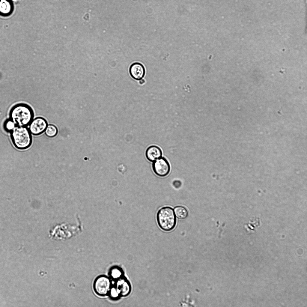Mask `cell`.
<instances>
[{"label":"cell","mask_w":307,"mask_h":307,"mask_svg":"<svg viewBox=\"0 0 307 307\" xmlns=\"http://www.w3.org/2000/svg\"><path fill=\"white\" fill-rule=\"evenodd\" d=\"M9 116L10 119L16 126L26 127L33 119L34 112L31 108L28 105L19 103L11 108Z\"/></svg>","instance_id":"6da1fadb"},{"label":"cell","mask_w":307,"mask_h":307,"mask_svg":"<svg viewBox=\"0 0 307 307\" xmlns=\"http://www.w3.org/2000/svg\"><path fill=\"white\" fill-rule=\"evenodd\" d=\"M10 133L12 142L16 148L25 150L31 145V134L26 127L16 126Z\"/></svg>","instance_id":"7a4b0ae2"},{"label":"cell","mask_w":307,"mask_h":307,"mask_svg":"<svg viewBox=\"0 0 307 307\" xmlns=\"http://www.w3.org/2000/svg\"><path fill=\"white\" fill-rule=\"evenodd\" d=\"M156 219L159 226L165 231H171L176 226V218L171 207L165 206L160 208L157 212Z\"/></svg>","instance_id":"3957f363"},{"label":"cell","mask_w":307,"mask_h":307,"mask_svg":"<svg viewBox=\"0 0 307 307\" xmlns=\"http://www.w3.org/2000/svg\"><path fill=\"white\" fill-rule=\"evenodd\" d=\"M111 279L105 275H101L95 280L93 288L96 293L100 296L108 295L112 287Z\"/></svg>","instance_id":"277c9868"},{"label":"cell","mask_w":307,"mask_h":307,"mask_svg":"<svg viewBox=\"0 0 307 307\" xmlns=\"http://www.w3.org/2000/svg\"><path fill=\"white\" fill-rule=\"evenodd\" d=\"M152 167L153 171L156 175L161 177L167 176L171 170L170 165L166 158L161 157L154 162Z\"/></svg>","instance_id":"5b68a950"},{"label":"cell","mask_w":307,"mask_h":307,"mask_svg":"<svg viewBox=\"0 0 307 307\" xmlns=\"http://www.w3.org/2000/svg\"><path fill=\"white\" fill-rule=\"evenodd\" d=\"M46 120L39 117L33 119L29 125L28 130L34 136H38L43 133L48 125Z\"/></svg>","instance_id":"8992f818"},{"label":"cell","mask_w":307,"mask_h":307,"mask_svg":"<svg viewBox=\"0 0 307 307\" xmlns=\"http://www.w3.org/2000/svg\"><path fill=\"white\" fill-rule=\"evenodd\" d=\"M129 72L131 77L133 79L139 80L144 76L145 70L144 66L141 63L136 62L130 66Z\"/></svg>","instance_id":"52a82bcc"},{"label":"cell","mask_w":307,"mask_h":307,"mask_svg":"<svg viewBox=\"0 0 307 307\" xmlns=\"http://www.w3.org/2000/svg\"><path fill=\"white\" fill-rule=\"evenodd\" d=\"M162 151L161 148L156 145L149 147L145 151V156L147 159L153 162L162 157Z\"/></svg>","instance_id":"ba28073f"},{"label":"cell","mask_w":307,"mask_h":307,"mask_svg":"<svg viewBox=\"0 0 307 307\" xmlns=\"http://www.w3.org/2000/svg\"><path fill=\"white\" fill-rule=\"evenodd\" d=\"M13 10V5L11 0H0V15L7 16L10 15Z\"/></svg>","instance_id":"9c48e42d"},{"label":"cell","mask_w":307,"mask_h":307,"mask_svg":"<svg viewBox=\"0 0 307 307\" xmlns=\"http://www.w3.org/2000/svg\"><path fill=\"white\" fill-rule=\"evenodd\" d=\"M174 210L175 215L178 219H184L187 216L188 211L183 206H177L174 208Z\"/></svg>","instance_id":"30bf717a"},{"label":"cell","mask_w":307,"mask_h":307,"mask_svg":"<svg viewBox=\"0 0 307 307\" xmlns=\"http://www.w3.org/2000/svg\"><path fill=\"white\" fill-rule=\"evenodd\" d=\"M109 278L112 280L116 281L120 279L122 275L121 270L117 267H113L109 271Z\"/></svg>","instance_id":"8fae6325"},{"label":"cell","mask_w":307,"mask_h":307,"mask_svg":"<svg viewBox=\"0 0 307 307\" xmlns=\"http://www.w3.org/2000/svg\"><path fill=\"white\" fill-rule=\"evenodd\" d=\"M58 129L54 125L50 124L48 125L44 131L46 135L49 137L52 138L55 136L58 133Z\"/></svg>","instance_id":"7c38bea8"},{"label":"cell","mask_w":307,"mask_h":307,"mask_svg":"<svg viewBox=\"0 0 307 307\" xmlns=\"http://www.w3.org/2000/svg\"><path fill=\"white\" fill-rule=\"evenodd\" d=\"M16 126L14 122L10 119L6 120L3 125L4 130L7 132H10Z\"/></svg>","instance_id":"4fadbf2b"},{"label":"cell","mask_w":307,"mask_h":307,"mask_svg":"<svg viewBox=\"0 0 307 307\" xmlns=\"http://www.w3.org/2000/svg\"><path fill=\"white\" fill-rule=\"evenodd\" d=\"M108 295L111 299L115 300L118 298L120 294L117 288L114 285L111 287Z\"/></svg>","instance_id":"5bb4252c"},{"label":"cell","mask_w":307,"mask_h":307,"mask_svg":"<svg viewBox=\"0 0 307 307\" xmlns=\"http://www.w3.org/2000/svg\"><path fill=\"white\" fill-rule=\"evenodd\" d=\"M255 219V218H254L253 219H252V220H250V221H249V233H254L255 232V228L257 227L253 225H256L259 226L260 225V220H259V219L258 218L255 222V223H254Z\"/></svg>","instance_id":"9a60e30c"},{"label":"cell","mask_w":307,"mask_h":307,"mask_svg":"<svg viewBox=\"0 0 307 307\" xmlns=\"http://www.w3.org/2000/svg\"><path fill=\"white\" fill-rule=\"evenodd\" d=\"M145 82V81L142 79L139 80V83L141 84H142Z\"/></svg>","instance_id":"2e32d148"},{"label":"cell","mask_w":307,"mask_h":307,"mask_svg":"<svg viewBox=\"0 0 307 307\" xmlns=\"http://www.w3.org/2000/svg\"></svg>","instance_id":"e0dca14e"}]
</instances>
